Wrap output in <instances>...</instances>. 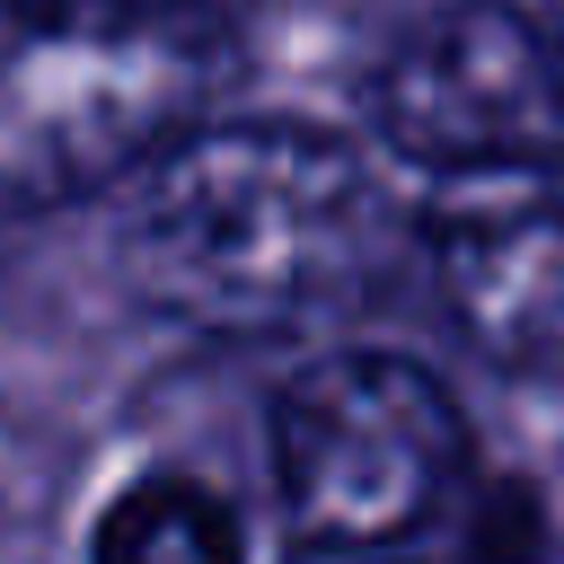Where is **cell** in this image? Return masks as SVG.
<instances>
[{"mask_svg":"<svg viewBox=\"0 0 564 564\" xmlns=\"http://www.w3.org/2000/svg\"><path fill=\"white\" fill-rule=\"evenodd\" d=\"M388 238L397 212L352 141L308 123H212L141 167L123 273L185 326L273 335L370 291Z\"/></svg>","mask_w":564,"mask_h":564,"instance_id":"cell-1","label":"cell"},{"mask_svg":"<svg viewBox=\"0 0 564 564\" xmlns=\"http://www.w3.org/2000/svg\"><path fill=\"white\" fill-rule=\"evenodd\" d=\"M467 423L423 361L326 352L273 405V494L308 546H405L458 494Z\"/></svg>","mask_w":564,"mask_h":564,"instance_id":"cell-2","label":"cell"},{"mask_svg":"<svg viewBox=\"0 0 564 564\" xmlns=\"http://www.w3.org/2000/svg\"><path fill=\"white\" fill-rule=\"evenodd\" d=\"M212 53L123 26H9L0 44V212L62 203L167 150Z\"/></svg>","mask_w":564,"mask_h":564,"instance_id":"cell-3","label":"cell"},{"mask_svg":"<svg viewBox=\"0 0 564 564\" xmlns=\"http://www.w3.org/2000/svg\"><path fill=\"white\" fill-rule=\"evenodd\" d=\"M379 123L432 176H555L564 167V53L529 9L449 0L414 18L379 70Z\"/></svg>","mask_w":564,"mask_h":564,"instance_id":"cell-4","label":"cell"},{"mask_svg":"<svg viewBox=\"0 0 564 564\" xmlns=\"http://www.w3.org/2000/svg\"><path fill=\"white\" fill-rule=\"evenodd\" d=\"M432 273L467 344L502 370L564 361V185L485 176L432 212Z\"/></svg>","mask_w":564,"mask_h":564,"instance_id":"cell-5","label":"cell"},{"mask_svg":"<svg viewBox=\"0 0 564 564\" xmlns=\"http://www.w3.org/2000/svg\"><path fill=\"white\" fill-rule=\"evenodd\" d=\"M88 564H247L238 520L212 485L194 476H132L97 529H88Z\"/></svg>","mask_w":564,"mask_h":564,"instance_id":"cell-6","label":"cell"},{"mask_svg":"<svg viewBox=\"0 0 564 564\" xmlns=\"http://www.w3.org/2000/svg\"><path fill=\"white\" fill-rule=\"evenodd\" d=\"M546 529H538V502L520 485H494L467 502V520H449L432 546H405V555H379V564H538Z\"/></svg>","mask_w":564,"mask_h":564,"instance_id":"cell-7","label":"cell"},{"mask_svg":"<svg viewBox=\"0 0 564 564\" xmlns=\"http://www.w3.org/2000/svg\"><path fill=\"white\" fill-rule=\"evenodd\" d=\"M538 26L555 35V53H564V0H538Z\"/></svg>","mask_w":564,"mask_h":564,"instance_id":"cell-8","label":"cell"}]
</instances>
